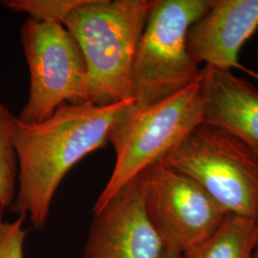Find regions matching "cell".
I'll return each mask as SVG.
<instances>
[{
  "instance_id": "14",
  "label": "cell",
  "mask_w": 258,
  "mask_h": 258,
  "mask_svg": "<svg viewBox=\"0 0 258 258\" xmlns=\"http://www.w3.org/2000/svg\"><path fill=\"white\" fill-rule=\"evenodd\" d=\"M25 216L19 215L13 222L0 219V258H23L28 230L24 229Z\"/></svg>"
},
{
  "instance_id": "12",
  "label": "cell",
  "mask_w": 258,
  "mask_h": 258,
  "mask_svg": "<svg viewBox=\"0 0 258 258\" xmlns=\"http://www.w3.org/2000/svg\"><path fill=\"white\" fill-rule=\"evenodd\" d=\"M19 118L0 102V211L10 210L18 184L16 140Z\"/></svg>"
},
{
  "instance_id": "10",
  "label": "cell",
  "mask_w": 258,
  "mask_h": 258,
  "mask_svg": "<svg viewBox=\"0 0 258 258\" xmlns=\"http://www.w3.org/2000/svg\"><path fill=\"white\" fill-rule=\"evenodd\" d=\"M202 122L238 139L258 156V89L231 71L204 66Z\"/></svg>"
},
{
  "instance_id": "16",
  "label": "cell",
  "mask_w": 258,
  "mask_h": 258,
  "mask_svg": "<svg viewBox=\"0 0 258 258\" xmlns=\"http://www.w3.org/2000/svg\"><path fill=\"white\" fill-rule=\"evenodd\" d=\"M255 60H256V63L258 65V44L255 47Z\"/></svg>"
},
{
  "instance_id": "4",
  "label": "cell",
  "mask_w": 258,
  "mask_h": 258,
  "mask_svg": "<svg viewBox=\"0 0 258 258\" xmlns=\"http://www.w3.org/2000/svg\"><path fill=\"white\" fill-rule=\"evenodd\" d=\"M212 0H155L139 41L133 63V106L161 102L200 80L202 68L186 46L189 27Z\"/></svg>"
},
{
  "instance_id": "15",
  "label": "cell",
  "mask_w": 258,
  "mask_h": 258,
  "mask_svg": "<svg viewBox=\"0 0 258 258\" xmlns=\"http://www.w3.org/2000/svg\"><path fill=\"white\" fill-rule=\"evenodd\" d=\"M161 258H179V254L176 253L174 251L165 249V251H164V253H163Z\"/></svg>"
},
{
  "instance_id": "2",
  "label": "cell",
  "mask_w": 258,
  "mask_h": 258,
  "mask_svg": "<svg viewBox=\"0 0 258 258\" xmlns=\"http://www.w3.org/2000/svg\"><path fill=\"white\" fill-rule=\"evenodd\" d=\"M154 1L87 0L65 19L85 60L86 102L135 101L133 63Z\"/></svg>"
},
{
  "instance_id": "7",
  "label": "cell",
  "mask_w": 258,
  "mask_h": 258,
  "mask_svg": "<svg viewBox=\"0 0 258 258\" xmlns=\"http://www.w3.org/2000/svg\"><path fill=\"white\" fill-rule=\"evenodd\" d=\"M139 180L149 221L166 249L179 255L209 238L228 216L191 177L162 160Z\"/></svg>"
},
{
  "instance_id": "13",
  "label": "cell",
  "mask_w": 258,
  "mask_h": 258,
  "mask_svg": "<svg viewBox=\"0 0 258 258\" xmlns=\"http://www.w3.org/2000/svg\"><path fill=\"white\" fill-rule=\"evenodd\" d=\"M87 0H5L2 5L14 13H22L39 22L64 23L77 7Z\"/></svg>"
},
{
  "instance_id": "17",
  "label": "cell",
  "mask_w": 258,
  "mask_h": 258,
  "mask_svg": "<svg viewBox=\"0 0 258 258\" xmlns=\"http://www.w3.org/2000/svg\"><path fill=\"white\" fill-rule=\"evenodd\" d=\"M253 258H258V246L256 249H255V252H254V255H253Z\"/></svg>"
},
{
  "instance_id": "1",
  "label": "cell",
  "mask_w": 258,
  "mask_h": 258,
  "mask_svg": "<svg viewBox=\"0 0 258 258\" xmlns=\"http://www.w3.org/2000/svg\"><path fill=\"white\" fill-rule=\"evenodd\" d=\"M133 102L64 104L42 121L19 120L18 184L10 211L28 217L37 230L43 229L65 176L84 157L108 143L112 126Z\"/></svg>"
},
{
  "instance_id": "5",
  "label": "cell",
  "mask_w": 258,
  "mask_h": 258,
  "mask_svg": "<svg viewBox=\"0 0 258 258\" xmlns=\"http://www.w3.org/2000/svg\"><path fill=\"white\" fill-rule=\"evenodd\" d=\"M162 161L191 177L228 215L258 221V156L238 139L202 122Z\"/></svg>"
},
{
  "instance_id": "8",
  "label": "cell",
  "mask_w": 258,
  "mask_h": 258,
  "mask_svg": "<svg viewBox=\"0 0 258 258\" xmlns=\"http://www.w3.org/2000/svg\"><path fill=\"white\" fill-rule=\"evenodd\" d=\"M83 258H161L164 243L148 219L139 176L97 212Z\"/></svg>"
},
{
  "instance_id": "11",
  "label": "cell",
  "mask_w": 258,
  "mask_h": 258,
  "mask_svg": "<svg viewBox=\"0 0 258 258\" xmlns=\"http://www.w3.org/2000/svg\"><path fill=\"white\" fill-rule=\"evenodd\" d=\"M258 246V221L228 215L218 230L179 258H253Z\"/></svg>"
},
{
  "instance_id": "6",
  "label": "cell",
  "mask_w": 258,
  "mask_h": 258,
  "mask_svg": "<svg viewBox=\"0 0 258 258\" xmlns=\"http://www.w3.org/2000/svg\"><path fill=\"white\" fill-rule=\"evenodd\" d=\"M30 72L27 102L19 120H46L64 104L86 102L87 69L82 50L61 23L27 19L20 29Z\"/></svg>"
},
{
  "instance_id": "3",
  "label": "cell",
  "mask_w": 258,
  "mask_h": 258,
  "mask_svg": "<svg viewBox=\"0 0 258 258\" xmlns=\"http://www.w3.org/2000/svg\"><path fill=\"white\" fill-rule=\"evenodd\" d=\"M200 80L147 107L138 108L131 103L121 114L108 136L116 155L114 168L92 212L148 167L163 160L202 123Z\"/></svg>"
},
{
  "instance_id": "9",
  "label": "cell",
  "mask_w": 258,
  "mask_h": 258,
  "mask_svg": "<svg viewBox=\"0 0 258 258\" xmlns=\"http://www.w3.org/2000/svg\"><path fill=\"white\" fill-rule=\"evenodd\" d=\"M258 28V0H212L188 29L186 46L197 64L258 75L239 63V52Z\"/></svg>"
}]
</instances>
